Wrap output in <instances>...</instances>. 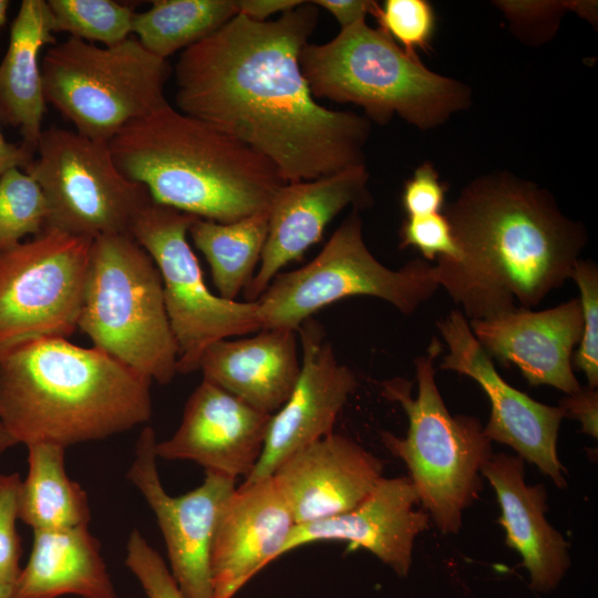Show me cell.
<instances>
[{
    "instance_id": "1",
    "label": "cell",
    "mask_w": 598,
    "mask_h": 598,
    "mask_svg": "<svg viewBox=\"0 0 598 598\" xmlns=\"http://www.w3.org/2000/svg\"><path fill=\"white\" fill-rule=\"evenodd\" d=\"M318 17L312 1L269 21L237 13L175 65L177 110L265 156L286 183L364 164L369 121L320 105L301 71Z\"/></svg>"
},
{
    "instance_id": "2",
    "label": "cell",
    "mask_w": 598,
    "mask_h": 598,
    "mask_svg": "<svg viewBox=\"0 0 598 598\" xmlns=\"http://www.w3.org/2000/svg\"><path fill=\"white\" fill-rule=\"evenodd\" d=\"M444 215L460 255L437 258L435 278L468 321L534 309L570 279L587 244L548 190L509 173L471 182Z\"/></svg>"
},
{
    "instance_id": "3",
    "label": "cell",
    "mask_w": 598,
    "mask_h": 598,
    "mask_svg": "<svg viewBox=\"0 0 598 598\" xmlns=\"http://www.w3.org/2000/svg\"><path fill=\"white\" fill-rule=\"evenodd\" d=\"M151 383L94 347L44 339L0 358V417L25 446L104 440L150 420Z\"/></svg>"
},
{
    "instance_id": "4",
    "label": "cell",
    "mask_w": 598,
    "mask_h": 598,
    "mask_svg": "<svg viewBox=\"0 0 598 598\" xmlns=\"http://www.w3.org/2000/svg\"><path fill=\"white\" fill-rule=\"evenodd\" d=\"M109 147L154 203L217 223L269 209L286 184L265 156L168 102L123 127Z\"/></svg>"
},
{
    "instance_id": "5",
    "label": "cell",
    "mask_w": 598,
    "mask_h": 598,
    "mask_svg": "<svg viewBox=\"0 0 598 598\" xmlns=\"http://www.w3.org/2000/svg\"><path fill=\"white\" fill-rule=\"evenodd\" d=\"M299 63L313 97L362 107L379 124L399 115L430 130L472 102L470 87L429 70L381 29L365 20L323 44L307 43Z\"/></svg>"
},
{
    "instance_id": "6",
    "label": "cell",
    "mask_w": 598,
    "mask_h": 598,
    "mask_svg": "<svg viewBox=\"0 0 598 598\" xmlns=\"http://www.w3.org/2000/svg\"><path fill=\"white\" fill-rule=\"evenodd\" d=\"M442 350L433 337L425 353L414 360L415 398L409 380L381 382L384 396L398 402L409 421L405 437L382 432L381 440L406 465L419 502L439 530L456 534L464 509L483 488L482 466L494 453L478 419L448 412L435 379L434 363Z\"/></svg>"
},
{
    "instance_id": "7",
    "label": "cell",
    "mask_w": 598,
    "mask_h": 598,
    "mask_svg": "<svg viewBox=\"0 0 598 598\" xmlns=\"http://www.w3.org/2000/svg\"><path fill=\"white\" fill-rule=\"evenodd\" d=\"M78 327L94 348L151 381L167 384L178 373L159 271L130 235L92 240Z\"/></svg>"
},
{
    "instance_id": "8",
    "label": "cell",
    "mask_w": 598,
    "mask_h": 598,
    "mask_svg": "<svg viewBox=\"0 0 598 598\" xmlns=\"http://www.w3.org/2000/svg\"><path fill=\"white\" fill-rule=\"evenodd\" d=\"M41 72L47 103L78 133L100 142L167 103V60L131 37L113 47L69 37L48 47Z\"/></svg>"
},
{
    "instance_id": "9",
    "label": "cell",
    "mask_w": 598,
    "mask_h": 598,
    "mask_svg": "<svg viewBox=\"0 0 598 598\" xmlns=\"http://www.w3.org/2000/svg\"><path fill=\"white\" fill-rule=\"evenodd\" d=\"M434 265L416 258L399 269L380 262L365 245L353 210L307 265L279 272L256 300L262 330L298 328L318 310L353 296L382 299L410 316L439 289Z\"/></svg>"
},
{
    "instance_id": "10",
    "label": "cell",
    "mask_w": 598,
    "mask_h": 598,
    "mask_svg": "<svg viewBox=\"0 0 598 598\" xmlns=\"http://www.w3.org/2000/svg\"><path fill=\"white\" fill-rule=\"evenodd\" d=\"M34 158L23 169L40 186L48 205L47 228L94 239L130 235L147 189L117 168L109 143L76 131H42Z\"/></svg>"
},
{
    "instance_id": "11",
    "label": "cell",
    "mask_w": 598,
    "mask_h": 598,
    "mask_svg": "<svg viewBox=\"0 0 598 598\" xmlns=\"http://www.w3.org/2000/svg\"><path fill=\"white\" fill-rule=\"evenodd\" d=\"M195 218L152 200L132 228V237L152 257L161 275L166 312L178 346V373L199 370L205 350L214 342L262 330L256 301L228 300L206 286L187 238Z\"/></svg>"
},
{
    "instance_id": "12",
    "label": "cell",
    "mask_w": 598,
    "mask_h": 598,
    "mask_svg": "<svg viewBox=\"0 0 598 598\" xmlns=\"http://www.w3.org/2000/svg\"><path fill=\"white\" fill-rule=\"evenodd\" d=\"M92 240L48 227L0 255V358L79 328Z\"/></svg>"
},
{
    "instance_id": "13",
    "label": "cell",
    "mask_w": 598,
    "mask_h": 598,
    "mask_svg": "<svg viewBox=\"0 0 598 598\" xmlns=\"http://www.w3.org/2000/svg\"><path fill=\"white\" fill-rule=\"evenodd\" d=\"M156 436L146 426L136 443L128 481L154 513L166 545L169 570L186 598H213L210 548L221 507L236 488V478L206 471L195 489L169 495L161 481Z\"/></svg>"
},
{
    "instance_id": "14",
    "label": "cell",
    "mask_w": 598,
    "mask_h": 598,
    "mask_svg": "<svg viewBox=\"0 0 598 598\" xmlns=\"http://www.w3.org/2000/svg\"><path fill=\"white\" fill-rule=\"evenodd\" d=\"M436 327L447 347L440 368L473 379L489 399L491 415L484 426L487 439L511 446L557 487H565L566 470L557 455L558 431L565 417L563 409L537 402L508 384L475 339L460 309L440 319Z\"/></svg>"
},
{
    "instance_id": "15",
    "label": "cell",
    "mask_w": 598,
    "mask_h": 598,
    "mask_svg": "<svg viewBox=\"0 0 598 598\" xmlns=\"http://www.w3.org/2000/svg\"><path fill=\"white\" fill-rule=\"evenodd\" d=\"M301 371L292 393L270 416L259 460L243 483L270 477L292 454L333 433L336 421L358 385L339 363L320 324L311 318L297 330Z\"/></svg>"
},
{
    "instance_id": "16",
    "label": "cell",
    "mask_w": 598,
    "mask_h": 598,
    "mask_svg": "<svg viewBox=\"0 0 598 598\" xmlns=\"http://www.w3.org/2000/svg\"><path fill=\"white\" fill-rule=\"evenodd\" d=\"M369 177L365 164H360L316 179L286 183L277 190L268 209L259 266L243 291L246 301H256L282 267L319 243L342 209L370 206Z\"/></svg>"
},
{
    "instance_id": "17",
    "label": "cell",
    "mask_w": 598,
    "mask_h": 598,
    "mask_svg": "<svg viewBox=\"0 0 598 598\" xmlns=\"http://www.w3.org/2000/svg\"><path fill=\"white\" fill-rule=\"evenodd\" d=\"M270 416L203 379L175 433L156 442V456L193 461L205 471L245 480L259 460Z\"/></svg>"
},
{
    "instance_id": "18",
    "label": "cell",
    "mask_w": 598,
    "mask_h": 598,
    "mask_svg": "<svg viewBox=\"0 0 598 598\" xmlns=\"http://www.w3.org/2000/svg\"><path fill=\"white\" fill-rule=\"evenodd\" d=\"M296 522L270 476L243 483L224 503L210 548L213 598H234L281 557Z\"/></svg>"
},
{
    "instance_id": "19",
    "label": "cell",
    "mask_w": 598,
    "mask_h": 598,
    "mask_svg": "<svg viewBox=\"0 0 598 598\" xmlns=\"http://www.w3.org/2000/svg\"><path fill=\"white\" fill-rule=\"evenodd\" d=\"M468 324L492 360L515 364L530 385H549L566 394L581 389L571 362L582 333L578 298L545 310L518 309L470 320Z\"/></svg>"
},
{
    "instance_id": "20",
    "label": "cell",
    "mask_w": 598,
    "mask_h": 598,
    "mask_svg": "<svg viewBox=\"0 0 598 598\" xmlns=\"http://www.w3.org/2000/svg\"><path fill=\"white\" fill-rule=\"evenodd\" d=\"M420 504L406 476L382 477L353 508L324 519L296 524L282 556L316 542H347L372 553L399 577H406L412 565L415 538L430 526V516L414 507Z\"/></svg>"
},
{
    "instance_id": "21",
    "label": "cell",
    "mask_w": 598,
    "mask_h": 598,
    "mask_svg": "<svg viewBox=\"0 0 598 598\" xmlns=\"http://www.w3.org/2000/svg\"><path fill=\"white\" fill-rule=\"evenodd\" d=\"M381 458L350 437L331 433L288 457L271 475L296 524L342 514L383 477Z\"/></svg>"
},
{
    "instance_id": "22",
    "label": "cell",
    "mask_w": 598,
    "mask_h": 598,
    "mask_svg": "<svg viewBox=\"0 0 598 598\" xmlns=\"http://www.w3.org/2000/svg\"><path fill=\"white\" fill-rule=\"evenodd\" d=\"M481 473L496 493L506 545L520 555L530 587L539 592L554 590L569 568V545L545 517L544 485L526 484L524 460L518 455L493 454Z\"/></svg>"
},
{
    "instance_id": "23",
    "label": "cell",
    "mask_w": 598,
    "mask_h": 598,
    "mask_svg": "<svg viewBox=\"0 0 598 598\" xmlns=\"http://www.w3.org/2000/svg\"><path fill=\"white\" fill-rule=\"evenodd\" d=\"M297 338L295 330L268 329L216 341L202 357L203 379L271 415L289 399L300 375Z\"/></svg>"
},
{
    "instance_id": "24",
    "label": "cell",
    "mask_w": 598,
    "mask_h": 598,
    "mask_svg": "<svg viewBox=\"0 0 598 598\" xmlns=\"http://www.w3.org/2000/svg\"><path fill=\"white\" fill-rule=\"evenodd\" d=\"M45 0H23L0 62V123L17 128L35 153L47 112L40 52L55 44Z\"/></svg>"
},
{
    "instance_id": "25",
    "label": "cell",
    "mask_w": 598,
    "mask_h": 598,
    "mask_svg": "<svg viewBox=\"0 0 598 598\" xmlns=\"http://www.w3.org/2000/svg\"><path fill=\"white\" fill-rule=\"evenodd\" d=\"M117 598L87 526L33 530V545L13 585V598Z\"/></svg>"
},
{
    "instance_id": "26",
    "label": "cell",
    "mask_w": 598,
    "mask_h": 598,
    "mask_svg": "<svg viewBox=\"0 0 598 598\" xmlns=\"http://www.w3.org/2000/svg\"><path fill=\"white\" fill-rule=\"evenodd\" d=\"M27 448L28 473L21 482L19 519L33 530L87 526L91 518L87 495L66 474V447L41 442Z\"/></svg>"
},
{
    "instance_id": "27",
    "label": "cell",
    "mask_w": 598,
    "mask_h": 598,
    "mask_svg": "<svg viewBox=\"0 0 598 598\" xmlns=\"http://www.w3.org/2000/svg\"><path fill=\"white\" fill-rule=\"evenodd\" d=\"M269 210L234 223L195 218L189 226L196 248L208 261L219 296L236 300L256 274L268 233Z\"/></svg>"
},
{
    "instance_id": "28",
    "label": "cell",
    "mask_w": 598,
    "mask_h": 598,
    "mask_svg": "<svg viewBox=\"0 0 598 598\" xmlns=\"http://www.w3.org/2000/svg\"><path fill=\"white\" fill-rule=\"evenodd\" d=\"M235 0H155L134 14L132 33L153 55L167 60L209 37L237 14Z\"/></svg>"
},
{
    "instance_id": "29",
    "label": "cell",
    "mask_w": 598,
    "mask_h": 598,
    "mask_svg": "<svg viewBox=\"0 0 598 598\" xmlns=\"http://www.w3.org/2000/svg\"><path fill=\"white\" fill-rule=\"evenodd\" d=\"M53 33L103 47L116 45L130 38L135 12L113 0H48Z\"/></svg>"
},
{
    "instance_id": "30",
    "label": "cell",
    "mask_w": 598,
    "mask_h": 598,
    "mask_svg": "<svg viewBox=\"0 0 598 598\" xmlns=\"http://www.w3.org/2000/svg\"><path fill=\"white\" fill-rule=\"evenodd\" d=\"M48 205L38 183L23 169L0 176V255L27 236L41 234L48 225Z\"/></svg>"
},
{
    "instance_id": "31",
    "label": "cell",
    "mask_w": 598,
    "mask_h": 598,
    "mask_svg": "<svg viewBox=\"0 0 598 598\" xmlns=\"http://www.w3.org/2000/svg\"><path fill=\"white\" fill-rule=\"evenodd\" d=\"M372 16L379 29L411 54L427 50L435 29L433 7L425 0H386Z\"/></svg>"
},
{
    "instance_id": "32",
    "label": "cell",
    "mask_w": 598,
    "mask_h": 598,
    "mask_svg": "<svg viewBox=\"0 0 598 598\" xmlns=\"http://www.w3.org/2000/svg\"><path fill=\"white\" fill-rule=\"evenodd\" d=\"M570 279L579 289L582 333L573 354V368L582 372L589 388L598 386V267L592 260L579 258Z\"/></svg>"
},
{
    "instance_id": "33",
    "label": "cell",
    "mask_w": 598,
    "mask_h": 598,
    "mask_svg": "<svg viewBox=\"0 0 598 598\" xmlns=\"http://www.w3.org/2000/svg\"><path fill=\"white\" fill-rule=\"evenodd\" d=\"M125 565L146 598H186L162 556L137 529L128 536Z\"/></svg>"
},
{
    "instance_id": "34",
    "label": "cell",
    "mask_w": 598,
    "mask_h": 598,
    "mask_svg": "<svg viewBox=\"0 0 598 598\" xmlns=\"http://www.w3.org/2000/svg\"><path fill=\"white\" fill-rule=\"evenodd\" d=\"M21 477L0 473V580L14 585L21 573V540L17 532Z\"/></svg>"
},
{
    "instance_id": "35",
    "label": "cell",
    "mask_w": 598,
    "mask_h": 598,
    "mask_svg": "<svg viewBox=\"0 0 598 598\" xmlns=\"http://www.w3.org/2000/svg\"><path fill=\"white\" fill-rule=\"evenodd\" d=\"M400 247L416 248L429 262L437 258L455 260L458 249L444 214L406 217L400 230Z\"/></svg>"
},
{
    "instance_id": "36",
    "label": "cell",
    "mask_w": 598,
    "mask_h": 598,
    "mask_svg": "<svg viewBox=\"0 0 598 598\" xmlns=\"http://www.w3.org/2000/svg\"><path fill=\"white\" fill-rule=\"evenodd\" d=\"M513 30L529 43L543 42L556 32L569 1H496Z\"/></svg>"
},
{
    "instance_id": "37",
    "label": "cell",
    "mask_w": 598,
    "mask_h": 598,
    "mask_svg": "<svg viewBox=\"0 0 598 598\" xmlns=\"http://www.w3.org/2000/svg\"><path fill=\"white\" fill-rule=\"evenodd\" d=\"M446 187L440 181L435 167L423 163L404 183L402 205L408 217H420L440 213L444 207Z\"/></svg>"
},
{
    "instance_id": "38",
    "label": "cell",
    "mask_w": 598,
    "mask_h": 598,
    "mask_svg": "<svg viewBox=\"0 0 598 598\" xmlns=\"http://www.w3.org/2000/svg\"><path fill=\"white\" fill-rule=\"evenodd\" d=\"M559 406L565 416L576 419L581 424L584 433L597 437L598 433V393L597 389L587 386L567 394Z\"/></svg>"
},
{
    "instance_id": "39",
    "label": "cell",
    "mask_w": 598,
    "mask_h": 598,
    "mask_svg": "<svg viewBox=\"0 0 598 598\" xmlns=\"http://www.w3.org/2000/svg\"><path fill=\"white\" fill-rule=\"evenodd\" d=\"M317 7L330 12L339 22L341 30L365 20L377 7L375 1L369 0H315Z\"/></svg>"
},
{
    "instance_id": "40",
    "label": "cell",
    "mask_w": 598,
    "mask_h": 598,
    "mask_svg": "<svg viewBox=\"0 0 598 598\" xmlns=\"http://www.w3.org/2000/svg\"><path fill=\"white\" fill-rule=\"evenodd\" d=\"M303 1L301 0H237V12L251 20L266 21L275 13L290 11Z\"/></svg>"
},
{
    "instance_id": "41",
    "label": "cell",
    "mask_w": 598,
    "mask_h": 598,
    "mask_svg": "<svg viewBox=\"0 0 598 598\" xmlns=\"http://www.w3.org/2000/svg\"><path fill=\"white\" fill-rule=\"evenodd\" d=\"M34 156L22 142H8L0 128V176L12 168L24 169Z\"/></svg>"
},
{
    "instance_id": "42",
    "label": "cell",
    "mask_w": 598,
    "mask_h": 598,
    "mask_svg": "<svg viewBox=\"0 0 598 598\" xmlns=\"http://www.w3.org/2000/svg\"><path fill=\"white\" fill-rule=\"evenodd\" d=\"M18 443L12 437L10 432L8 431L7 426L2 422L0 417V457L12 446L17 445Z\"/></svg>"
},
{
    "instance_id": "43",
    "label": "cell",
    "mask_w": 598,
    "mask_h": 598,
    "mask_svg": "<svg viewBox=\"0 0 598 598\" xmlns=\"http://www.w3.org/2000/svg\"><path fill=\"white\" fill-rule=\"evenodd\" d=\"M9 7H10V1L0 0V28L4 27L8 22Z\"/></svg>"
},
{
    "instance_id": "44",
    "label": "cell",
    "mask_w": 598,
    "mask_h": 598,
    "mask_svg": "<svg viewBox=\"0 0 598 598\" xmlns=\"http://www.w3.org/2000/svg\"><path fill=\"white\" fill-rule=\"evenodd\" d=\"M0 598H13V585L0 580Z\"/></svg>"
}]
</instances>
